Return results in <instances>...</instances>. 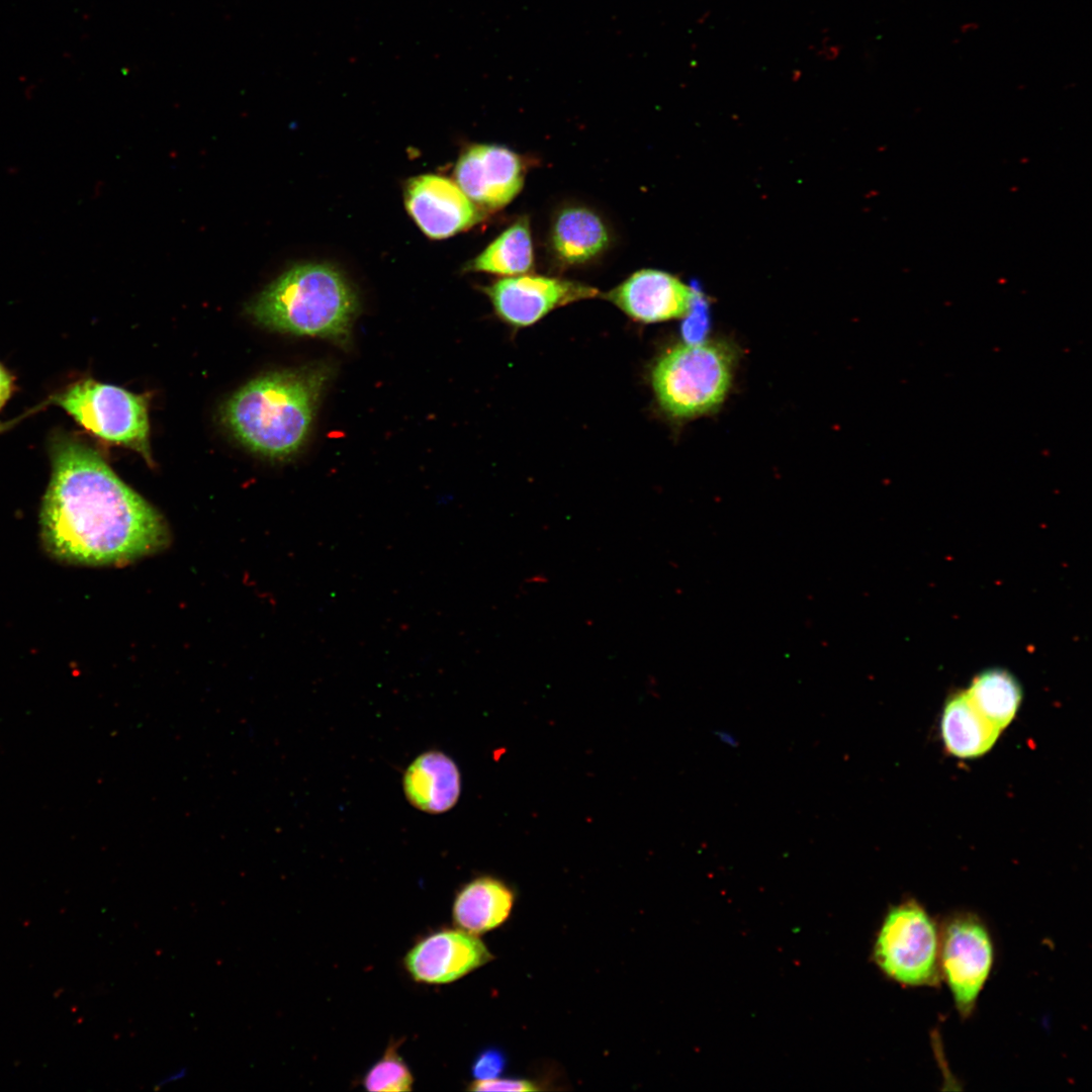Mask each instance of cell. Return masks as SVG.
Masks as SVG:
<instances>
[{"mask_svg":"<svg viewBox=\"0 0 1092 1092\" xmlns=\"http://www.w3.org/2000/svg\"><path fill=\"white\" fill-rule=\"evenodd\" d=\"M50 455L52 475L40 528L54 556L84 565L120 564L167 544L168 531L158 512L93 448L63 434L53 438Z\"/></svg>","mask_w":1092,"mask_h":1092,"instance_id":"cell-1","label":"cell"},{"mask_svg":"<svg viewBox=\"0 0 1092 1092\" xmlns=\"http://www.w3.org/2000/svg\"><path fill=\"white\" fill-rule=\"evenodd\" d=\"M326 379L317 369L257 377L226 400L222 422L251 451L272 459L287 458L306 440Z\"/></svg>","mask_w":1092,"mask_h":1092,"instance_id":"cell-2","label":"cell"},{"mask_svg":"<svg viewBox=\"0 0 1092 1092\" xmlns=\"http://www.w3.org/2000/svg\"><path fill=\"white\" fill-rule=\"evenodd\" d=\"M356 308V296L343 275L320 263L289 269L247 307L270 330L339 342L348 339Z\"/></svg>","mask_w":1092,"mask_h":1092,"instance_id":"cell-3","label":"cell"},{"mask_svg":"<svg viewBox=\"0 0 1092 1092\" xmlns=\"http://www.w3.org/2000/svg\"><path fill=\"white\" fill-rule=\"evenodd\" d=\"M719 343L681 344L656 363L652 386L660 406L674 418H691L718 406L731 382L732 357Z\"/></svg>","mask_w":1092,"mask_h":1092,"instance_id":"cell-4","label":"cell"},{"mask_svg":"<svg viewBox=\"0 0 1092 1092\" xmlns=\"http://www.w3.org/2000/svg\"><path fill=\"white\" fill-rule=\"evenodd\" d=\"M939 946V923L920 902L909 898L887 912L874 959L889 979L903 987H936L941 981Z\"/></svg>","mask_w":1092,"mask_h":1092,"instance_id":"cell-5","label":"cell"},{"mask_svg":"<svg viewBox=\"0 0 1092 1092\" xmlns=\"http://www.w3.org/2000/svg\"><path fill=\"white\" fill-rule=\"evenodd\" d=\"M62 407L81 427L104 441L127 447L152 461L148 399L121 387L87 378L51 395L42 405Z\"/></svg>","mask_w":1092,"mask_h":1092,"instance_id":"cell-6","label":"cell"},{"mask_svg":"<svg viewBox=\"0 0 1092 1092\" xmlns=\"http://www.w3.org/2000/svg\"><path fill=\"white\" fill-rule=\"evenodd\" d=\"M939 968L954 1007L964 1019L978 1003L995 964V944L986 922L971 911H956L940 923Z\"/></svg>","mask_w":1092,"mask_h":1092,"instance_id":"cell-7","label":"cell"},{"mask_svg":"<svg viewBox=\"0 0 1092 1092\" xmlns=\"http://www.w3.org/2000/svg\"><path fill=\"white\" fill-rule=\"evenodd\" d=\"M485 292L497 315L515 327L531 326L554 308L599 294L580 282L526 274L499 279Z\"/></svg>","mask_w":1092,"mask_h":1092,"instance_id":"cell-8","label":"cell"},{"mask_svg":"<svg viewBox=\"0 0 1092 1092\" xmlns=\"http://www.w3.org/2000/svg\"><path fill=\"white\" fill-rule=\"evenodd\" d=\"M525 173L524 159L497 145H473L455 166L457 185L473 203L487 209L509 204L522 190Z\"/></svg>","mask_w":1092,"mask_h":1092,"instance_id":"cell-9","label":"cell"},{"mask_svg":"<svg viewBox=\"0 0 1092 1092\" xmlns=\"http://www.w3.org/2000/svg\"><path fill=\"white\" fill-rule=\"evenodd\" d=\"M492 960V953L477 935L460 928H445L418 940L403 964L416 982L447 984Z\"/></svg>","mask_w":1092,"mask_h":1092,"instance_id":"cell-10","label":"cell"},{"mask_svg":"<svg viewBox=\"0 0 1092 1092\" xmlns=\"http://www.w3.org/2000/svg\"><path fill=\"white\" fill-rule=\"evenodd\" d=\"M405 206L421 230L430 238L444 239L476 223L481 214L456 182L438 176L421 175L405 187Z\"/></svg>","mask_w":1092,"mask_h":1092,"instance_id":"cell-11","label":"cell"},{"mask_svg":"<svg viewBox=\"0 0 1092 1092\" xmlns=\"http://www.w3.org/2000/svg\"><path fill=\"white\" fill-rule=\"evenodd\" d=\"M605 297L632 320L652 324L684 317L691 307L694 290L669 273L642 269Z\"/></svg>","mask_w":1092,"mask_h":1092,"instance_id":"cell-12","label":"cell"},{"mask_svg":"<svg viewBox=\"0 0 1092 1092\" xmlns=\"http://www.w3.org/2000/svg\"><path fill=\"white\" fill-rule=\"evenodd\" d=\"M604 218L584 205L560 208L551 220L548 245L552 258L566 267L587 264L601 257L611 244Z\"/></svg>","mask_w":1092,"mask_h":1092,"instance_id":"cell-13","label":"cell"},{"mask_svg":"<svg viewBox=\"0 0 1092 1092\" xmlns=\"http://www.w3.org/2000/svg\"><path fill=\"white\" fill-rule=\"evenodd\" d=\"M402 787L413 807L426 813L441 814L458 802L461 775L449 755L429 750L418 755L406 767Z\"/></svg>","mask_w":1092,"mask_h":1092,"instance_id":"cell-14","label":"cell"},{"mask_svg":"<svg viewBox=\"0 0 1092 1092\" xmlns=\"http://www.w3.org/2000/svg\"><path fill=\"white\" fill-rule=\"evenodd\" d=\"M515 900L516 893L507 883L492 876H479L457 891L452 918L458 928L480 935L508 920Z\"/></svg>","mask_w":1092,"mask_h":1092,"instance_id":"cell-15","label":"cell"},{"mask_svg":"<svg viewBox=\"0 0 1092 1092\" xmlns=\"http://www.w3.org/2000/svg\"><path fill=\"white\" fill-rule=\"evenodd\" d=\"M940 730L946 750L961 758H975L986 753L1001 732L975 707L966 691L947 700Z\"/></svg>","mask_w":1092,"mask_h":1092,"instance_id":"cell-16","label":"cell"},{"mask_svg":"<svg viewBox=\"0 0 1092 1092\" xmlns=\"http://www.w3.org/2000/svg\"><path fill=\"white\" fill-rule=\"evenodd\" d=\"M533 263L530 221L522 216L493 240L470 263L469 269L510 277L526 274Z\"/></svg>","mask_w":1092,"mask_h":1092,"instance_id":"cell-17","label":"cell"},{"mask_svg":"<svg viewBox=\"0 0 1092 1092\" xmlns=\"http://www.w3.org/2000/svg\"><path fill=\"white\" fill-rule=\"evenodd\" d=\"M966 693L981 714L1000 730L1013 720L1022 699L1018 680L1002 668L978 673Z\"/></svg>","mask_w":1092,"mask_h":1092,"instance_id":"cell-18","label":"cell"},{"mask_svg":"<svg viewBox=\"0 0 1092 1092\" xmlns=\"http://www.w3.org/2000/svg\"><path fill=\"white\" fill-rule=\"evenodd\" d=\"M399 1041H391L383 1056L368 1070L363 1084L368 1091L400 1092L413 1089V1074L398 1054Z\"/></svg>","mask_w":1092,"mask_h":1092,"instance_id":"cell-19","label":"cell"},{"mask_svg":"<svg viewBox=\"0 0 1092 1092\" xmlns=\"http://www.w3.org/2000/svg\"><path fill=\"white\" fill-rule=\"evenodd\" d=\"M694 297L681 327L686 343H700L705 338L709 327L708 304L701 290L694 284Z\"/></svg>","mask_w":1092,"mask_h":1092,"instance_id":"cell-20","label":"cell"},{"mask_svg":"<svg viewBox=\"0 0 1092 1092\" xmlns=\"http://www.w3.org/2000/svg\"><path fill=\"white\" fill-rule=\"evenodd\" d=\"M507 1066V1058L500 1050L488 1048L481 1051L471 1065V1074L475 1080L497 1078Z\"/></svg>","mask_w":1092,"mask_h":1092,"instance_id":"cell-21","label":"cell"},{"mask_svg":"<svg viewBox=\"0 0 1092 1092\" xmlns=\"http://www.w3.org/2000/svg\"><path fill=\"white\" fill-rule=\"evenodd\" d=\"M470 1091H539L541 1087L534 1081L521 1078H494L474 1080L467 1088Z\"/></svg>","mask_w":1092,"mask_h":1092,"instance_id":"cell-22","label":"cell"},{"mask_svg":"<svg viewBox=\"0 0 1092 1092\" xmlns=\"http://www.w3.org/2000/svg\"><path fill=\"white\" fill-rule=\"evenodd\" d=\"M14 388L13 375L0 363V410L11 396Z\"/></svg>","mask_w":1092,"mask_h":1092,"instance_id":"cell-23","label":"cell"},{"mask_svg":"<svg viewBox=\"0 0 1092 1092\" xmlns=\"http://www.w3.org/2000/svg\"><path fill=\"white\" fill-rule=\"evenodd\" d=\"M187 1076H188V1069L187 1068H185V1067L178 1068V1069L173 1070V1071L169 1072L168 1074L164 1075L162 1078H160L155 1083L154 1088L155 1089L164 1088L166 1086L172 1085L173 1083L182 1081Z\"/></svg>","mask_w":1092,"mask_h":1092,"instance_id":"cell-24","label":"cell"},{"mask_svg":"<svg viewBox=\"0 0 1092 1092\" xmlns=\"http://www.w3.org/2000/svg\"><path fill=\"white\" fill-rule=\"evenodd\" d=\"M717 736L719 737V739H720V740H721L722 742H724V743H726V744H728V745H732V746H735V745H737V744H736V740H735V738H734L733 736L729 735L728 733H724V732H722V731H719V732L717 733Z\"/></svg>","mask_w":1092,"mask_h":1092,"instance_id":"cell-25","label":"cell"}]
</instances>
